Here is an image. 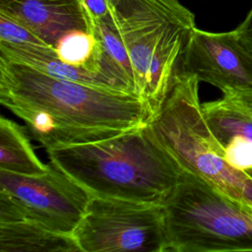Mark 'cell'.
I'll list each match as a JSON object with an SVG mask.
<instances>
[{
  "mask_svg": "<svg viewBox=\"0 0 252 252\" xmlns=\"http://www.w3.org/2000/svg\"><path fill=\"white\" fill-rule=\"evenodd\" d=\"M72 235L81 252H165L162 206L93 196Z\"/></svg>",
  "mask_w": 252,
  "mask_h": 252,
  "instance_id": "52a82bcc",
  "label": "cell"
},
{
  "mask_svg": "<svg viewBox=\"0 0 252 252\" xmlns=\"http://www.w3.org/2000/svg\"><path fill=\"white\" fill-rule=\"evenodd\" d=\"M0 252H81L73 235L21 219L0 222Z\"/></svg>",
  "mask_w": 252,
  "mask_h": 252,
  "instance_id": "7c38bea8",
  "label": "cell"
},
{
  "mask_svg": "<svg viewBox=\"0 0 252 252\" xmlns=\"http://www.w3.org/2000/svg\"><path fill=\"white\" fill-rule=\"evenodd\" d=\"M165 252L252 251V210L182 170L162 203Z\"/></svg>",
  "mask_w": 252,
  "mask_h": 252,
  "instance_id": "277c9868",
  "label": "cell"
},
{
  "mask_svg": "<svg viewBox=\"0 0 252 252\" xmlns=\"http://www.w3.org/2000/svg\"><path fill=\"white\" fill-rule=\"evenodd\" d=\"M199 83L194 75L181 74L150 125L182 170L252 210V177L232 168L220 155L202 111Z\"/></svg>",
  "mask_w": 252,
  "mask_h": 252,
  "instance_id": "5b68a950",
  "label": "cell"
},
{
  "mask_svg": "<svg viewBox=\"0 0 252 252\" xmlns=\"http://www.w3.org/2000/svg\"><path fill=\"white\" fill-rule=\"evenodd\" d=\"M0 57L25 64L58 79L129 93L120 84L103 74L62 61L55 49L48 45H17L0 42Z\"/></svg>",
  "mask_w": 252,
  "mask_h": 252,
  "instance_id": "8fae6325",
  "label": "cell"
},
{
  "mask_svg": "<svg viewBox=\"0 0 252 252\" xmlns=\"http://www.w3.org/2000/svg\"><path fill=\"white\" fill-rule=\"evenodd\" d=\"M93 23L94 33L98 38L103 51L108 58L124 73L136 91L134 74L129 55L110 13L106 17L94 21Z\"/></svg>",
  "mask_w": 252,
  "mask_h": 252,
  "instance_id": "5bb4252c",
  "label": "cell"
},
{
  "mask_svg": "<svg viewBox=\"0 0 252 252\" xmlns=\"http://www.w3.org/2000/svg\"><path fill=\"white\" fill-rule=\"evenodd\" d=\"M0 42L17 45H47L31 30L3 12H0Z\"/></svg>",
  "mask_w": 252,
  "mask_h": 252,
  "instance_id": "9a60e30c",
  "label": "cell"
},
{
  "mask_svg": "<svg viewBox=\"0 0 252 252\" xmlns=\"http://www.w3.org/2000/svg\"><path fill=\"white\" fill-rule=\"evenodd\" d=\"M82 3L93 22L102 19L110 13L108 0H82Z\"/></svg>",
  "mask_w": 252,
  "mask_h": 252,
  "instance_id": "e0dca14e",
  "label": "cell"
},
{
  "mask_svg": "<svg viewBox=\"0 0 252 252\" xmlns=\"http://www.w3.org/2000/svg\"><path fill=\"white\" fill-rule=\"evenodd\" d=\"M240 42L252 55V8L243 22L235 29Z\"/></svg>",
  "mask_w": 252,
  "mask_h": 252,
  "instance_id": "2e32d148",
  "label": "cell"
},
{
  "mask_svg": "<svg viewBox=\"0 0 252 252\" xmlns=\"http://www.w3.org/2000/svg\"><path fill=\"white\" fill-rule=\"evenodd\" d=\"M50 163L41 175L0 170V222L28 219L72 235L93 195Z\"/></svg>",
  "mask_w": 252,
  "mask_h": 252,
  "instance_id": "8992f818",
  "label": "cell"
},
{
  "mask_svg": "<svg viewBox=\"0 0 252 252\" xmlns=\"http://www.w3.org/2000/svg\"><path fill=\"white\" fill-rule=\"evenodd\" d=\"M46 152L51 163L93 196L162 205L182 172L150 122L104 140Z\"/></svg>",
  "mask_w": 252,
  "mask_h": 252,
  "instance_id": "7a4b0ae2",
  "label": "cell"
},
{
  "mask_svg": "<svg viewBox=\"0 0 252 252\" xmlns=\"http://www.w3.org/2000/svg\"><path fill=\"white\" fill-rule=\"evenodd\" d=\"M50 163L36 156L23 127L5 117L0 118V170L19 175H41Z\"/></svg>",
  "mask_w": 252,
  "mask_h": 252,
  "instance_id": "4fadbf2b",
  "label": "cell"
},
{
  "mask_svg": "<svg viewBox=\"0 0 252 252\" xmlns=\"http://www.w3.org/2000/svg\"><path fill=\"white\" fill-rule=\"evenodd\" d=\"M222 94H227L231 96L235 101L241 104L247 111H249L252 114V91L230 92Z\"/></svg>",
  "mask_w": 252,
  "mask_h": 252,
  "instance_id": "ac0fdd59",
  "label": "cell"
},
{
  "mask_svg": "<svg viewBox=\"0 0 252 252\" xmlns=\"http://www.w3.org/2000/svg\"><path fill=\"white\" fill-rule=\"evenodd\" d=\"M0 12L27 27L54 49L70 32H94L82 0H0Z\"/></svg>",
  "mask_w": 252,
  "mask_h": 252,
  "instance_id": "9c48e42d",
  "label": "cell"
},
{
  "mask_svg": "<svg viewBox=\"0 0 252 252\" xmlns=\"http://www.w3.org/2000/svg\"><path fill=\"white\" fill-rule=\"evenodd\" d=\"M0 103L25 121L46 151L104 140L153 116L136 94L58 79L2 57Z\"/></svg>",
  "mask_w": 252,
  "mask_h": 252,
  "instance_id": "6da1fadb",
  "label": "cell"
},
{
  "mask_svg": "<svg viewBox=\"0 0 252 252\" xmlns=\"http://www.w3.org/2000/svg\"><path fill=\"white\" fill-rule=\"evenodd\" d=\"M182 74L194 75L222 94L252 91V55L235 30L211 32L196 28L184 54Z\"/></svg>",
  "mask_w": 252,
  "mask_h": 252,
  "instance_id": "ba28073f",
  "label": "cell"
},
{
  "mask_svg": "<svg viewBox=\"0 0 252 252\" xmlns=\"http://www.w3.org/2000/svg\"><path fill=\"white\" fill-rule=\"evenodd\" d=\"M202 111L221 158L252 177V114L227 94L202 103Z\"/></svg>",
  "mask_w": 252,
  "mask_h": 252,
  "instance_id": "30bf717a",
  "label": "cell"
},
{
  "mask_svg": "<svg viewBox=\"0 0 252 252\" xmlns=\"http://www.w3.org/2000/svg\"><path fill=\"white\" fill-rule=\"evenodd\" d=\"M108 2L129 55L136 93L154 116L182 74L184 54L197 28L195 16L178 0Z\"/></svg>",
  "mask_w": 252,
  "mask_h": 252,
  "instance_id": "3957f363",
  "label": "cell"
}]
</instances>
